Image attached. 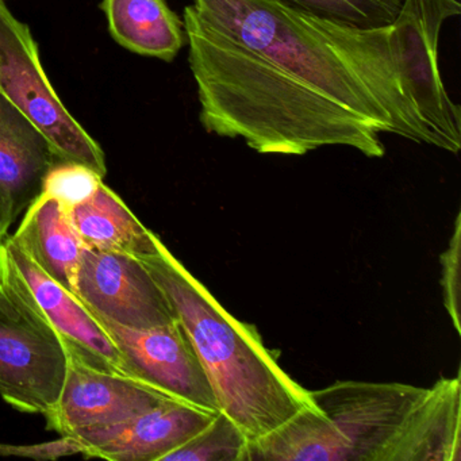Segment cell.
<instances>
[{
    "mask_svg": "<svg viewBox=\"0 0 461 461\" xmlns=\"http://www.w3.org/2000/svg\"><path fill=\"white\" fill-rule=\"evenodd\" d=\"M458 0H404L395 23L363 29L285 0H193L183 25L204 131L260 155L348 147L385 155L393 134L457 155L461 107L439 69Z\"/></svg>",
    "mask_w": 461,
    "mask_h": 461,
    "instance_id": "cell-1",
    "label": "cell"
},
{
    "mask_svg": "<svg viewBox=\"0 0 461 461\" xmlns=\"http://www.w3.org/2000/svg\"><path fill=\"white\" fill-rule=\"evenodd\" d=\"M306 407L261 438L244 461H437L445 415L433 388L337 382L310 391Z\"/></svg>",
    "mask_w": 461,
    "mask_h": 461,
    "instance_id": "cell-2",
    "label": "cell"
},
{
    "mask_svg": "<svg viewBox=\"0 0 461 461\" xmlns=\"http://www.w3.org/2000/svg\"><path fill=\"white\" fill-rule=\"evenodd\" d=\"M139 260L190 337L220 411L240 426L248 442L267 436L306 407L317 409L310 391L279 366L258 330L229 314L163 241L153 255Z\"/></svg>",
    "mask_w": 461,
    "mask_h": 461,
    "instance_id": "cell-3",
    "label": "cell"
},
{
    "mask_svg": "<svg viewBox=\"0 0 461 461\" xmlns=\"http://www.w3.org/2000/svg\"><path fill=\"white\" fill-rule=\"evenodd\" d=\"M68 350L0 248V396L47 414L60 398Z\"/></svg>",
    "mask_w": 461,
    "mask_h": 461,
    "instance_id": "cell-4",
    "label": "cell"
},
{
    "mask_svg": "<svg viewBox=\"0 0 461 461\" xmlns=\"http://www.w3.org/2000/svg\"><path fill=\"white\" fill-rule=\"evenodd\" d=\"M0 0V94L47 137L61 161L106 176L104 149L68 112L50 83L31 28Z\"/></svg>",
    "mask_w": 461,
    "mask_h": 461,
    "instance_id": "cell-5",
    "label": "cell"
},
{
    "mask_svg": "<svg viewBox=\"0 0 461 461\" xmlns=\"http://www.w3.org/2000/svg\"><path fill=\"white\" fill-rule=\"evenodd\" d=\"M90 312L120 350L129 377L172 398L209 411H220L206 371L179 321L156 328L133 329Z\"/></svg>",
    "mask_w": 461,
    "mask_h": 461,
    "instance_id": "cell-6",
    "label": "cell"
},
{
    "mask_svg": "<svg viewBox=\"0 0 461 461\" xmlns=\"http://www.w3.org/2000/svg\"><path fill=\"white\" fill-rule=\"evenodd\" d=\"M75 295L91 312L126 328L174 322V312L144 264L123 253L83 249Z\"/></svg>",
    "mask_w": 461,
    "mask_h": 461,
    "instance_id": "cell-7",
    "label": "cell"
},
{
    "mask_svg": "<svg viewBox=\"0 0 461 461\" xmlns=\"http://www.w3.org/2000/svg\"><path fill=\"white\" fill-rule=\"evenodd\" d=\"M172 396L133 377L88 366L68 356L60 398L45 414L50 430L74 436L131 420Z\"/></svg>",
    "mask_w": 461,
    "mask_h": 461,
    "instance_id": "cell-8",
    "label": "cell"
},
{
    "mask_svg": "<svg viewBox=\"0 0 461 461\" xmlns=\"http://www.w3.org/2000/svg\"><path fill=\"white\" fill-rule=\"evenodd\" d=\"M217 412L169 398L131 420L88 429L74 436L82 441L86 458L161 461L206 428Z\"/></svg>",
    "mask_w": 461,
    "mask_h": 461,
    "instance_id": "cell-9",
    "label": "cell"
},
{
    "mask_svg": "<svg viewBox=\"0 0 461 461\" xmlns=\"http://www.w3.org/2000/svg\"><path fill=\"white\" fill-rule=\"evenodd\" d=\"M0 248L23 277L44 317L63 339L68 356L88 366L128 376L120 350L83 302L48 276L10 237L0 242Z\"/></svg>",
    "mask_w": 461,
    "mask_h": 461,
    "instance_id": "cell-10",
    "label": "cell"
},
{
    "mask_svg": "<svg viewBox=\"0 0 461 461\" xmlns=\"http://www.w3.org/2000/svg\"><path fill=\"white\" fill-rule=\"evenodd\" d=\"M58 161L47 137L0 94V239L40 195Z\"/></svg>",
    "mask_w": 461,
    "mask_h": 461,
    "instance_id": "cell-11",
    "label": "cell"
},
{
    "mask_svg": "<svg viewBox=\"0 0 461 461\" xmlns=\"http://www.w3.org/2000/svg\"><path fill=\"white\" fill-rule=\"evenodd\" d=\"M40 269L75 295L83 247L68 210L55 198L39 195L9 236Z\"/></svg>",
    "mask_w": 461,
    "mask_h": 461,
    "instance_id": "cell-12",
    "label": "cell"
},
{
    "mask_svg": "<svg viewBox=\"0 0 461 461\" xmlns=\"http://www.w3.org/2000/svg\"><path fill=\"white\" fill-rule=\"evenodd\" d=\"M68 215L87 249L141 258L153 255L161 241L104 182L90 198L72 206Z\"/></svg>",
    "mask_w": 461,
    "mask_h": 461,
    "instance_id": "cell-13",
    "label": "cell"
},
{
    "mask_svg": "<svg viewBox=\"0 0 461 461\" xmlns=\"http://www.w3.org/2000/svg\"><path fill=\"white\" fill-rule=\"evenodd\" d=\"M110 36L129 52L171 63L187 45L185 25L166 0H102Z\"/></svg>",
    "mask_w": 461,
    "mask_h": 461,
    "instance_id": "cell-14",
    "label": "cell"
},
{
    "mask_svg": "<svg viewBox=\"0 0 461 461\" xmlns=\"http://www.w3.org/2000/svg\"><path fill=\"white\" fill-rule=\"evenodd\" d=\"M248 439L233 420L218 411L209 425L161 461H244Z\"/></svg>",
    "mask_w": 461,
    "mask_h": 461,
    "instance_id": "cell-15",
    "label": "cell"
},
{
    "mask_svg": "<svg viewBox=\"0 0 461 461\" xmlns=\"http://www.w3.org/2000/svg\"><path fill=\"white\" fill-rule=\"evenodd\" d=\"M318 17L356 28L374 29L393 25L404 0H285Z\"/></svg>",
    "mask_w": 461,
    "mask_h": 461,
    "instance_id": "cell-16",
    "label": "cell"
},
{
    "mask_svg": "<svg viewBox=\"0 0 461 461\" xmlns=\"http://www.w3.org/2000/svg\"><path fill=\"white\" fill-rule=\"evenodd\" d=\"M104 177L88 167L72 161H58L45 176L40 195L58 199L67 210L90 198Z\"/></svg>",
    "mask_w": 461,
    "mask_h": 461,
    "instance_id": "cell-17",
    "label": "cell"
},
{
    "mask_svg": "<svg viewBox=\"0 0 461 461\" xmlns=\"http://www.w3.org/2000/svg\"><path fill=\"white\" fill-rule=\"evenodd\" d=\"M460 250H461V214L458 212L455 228L447 249L442 253L441 287L444 294V304L447 315L452 321L455 330L461 333L460 325Z\"/></svg>",
    "mask_w": 461,
    "mask_h": 461,
    "instance_id": "cell-18",
    "label": "cell"
},
{
    "mask_svg": "<svg viewBox=\"0 0 461 461\" xmlns=\"http://www.w3.org/2000/svg\"><path fill=\"white\" fill-rule=\"evenodd\" d=\"M85 447L82 441L75 436H61L53 441L40 442V444H5L0 442V456L2 457L32 458V460L55 461L69 456L82 455Z\"/></svg>",
    "mask_w": 461,
    "mask_h": 461,
    "instance_id": "cell-19",
    "label": "cell"
},
{
    "mask_svg": "<svg viewBox=\"0 0 461 461\" xmlns=\"http://www.w3.org/2000/svg\"><path fill=\"white\" fill-rule=\"evenodd\" d=\"M0 242H2V239H0Z\"/></svg>",
    "mask_w": 461,
    "mask_h": 461,
    "instance_id": "cell-20",
    "label": "cell"
}]
</instances>
